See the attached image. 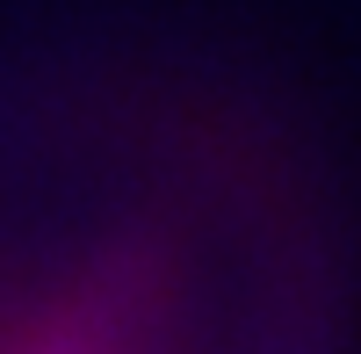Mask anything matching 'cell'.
I'll return each instance as SVG.
<instances>
[{"instance_id":"1","label":"cell","mask_w":361,"mask_h":354,"mask_svg":"<svg viewBox=\"0 0 361 354\" xmlns=\"http://www.w3.org/2000/svg\"><path fill=\"white\" fill-rule=\"evenodd\" d=\"M0 354H188V282L159 239L0 275Z\"/></svg>"}]
</instances>
